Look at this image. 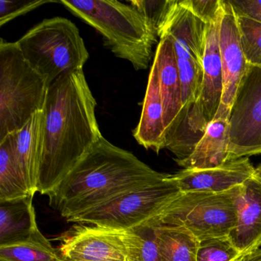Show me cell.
Instances as JSON below:
<instances>
[{"label": "cell", "instance_id": "obj_1", "mask_svg": "<svg viewBox=\"0 0 261 261\" xmlns=\"http://www.w3.org/2000/svg\"><path fill=\"white\" fill-rule=\"evenodd\" d=\"M97 101L83 69L50 85L43 110V144L37 192L48 196L101 138Z\"/></svg>", "mask_w": 261, "mask_h": 261}, {"label": "cell", "instance_id": "obj_2", "mask_svg": "<svg viewBox=\"0 0 261 261\" xmlns=\"http://www.w3.org/2000/svg\"><path fill=\"white\" fill-rule=\"evenodd\" d=\"M168 175L102 137L48 195L49 204L68 220Z\"/></svg>", "mask_w": 261, "mask_h": 261}, {"label": "cell", "instance_id": "obj_3", "mask_svg": "<svg viewBox=\"0 0 261 261\" xmlns=\"http://www.w3.org/2000/svg\"><path fill=\"white\" fill-rule=\"evenodd\" d=\"M59 4L100 33L116 57L130 62L137 71L149 68L159 36L135 7L116 0H59Z\"/></svg>", "mask_w": 261, "mask_h": 261}, {"label": "cell", "instance_id": "obj_4", "mask_svg": "<svg viewBox=\"0 0 261 261\" xmlns=\"http://www.w3.org/2000/svg\"><path fill=\"white\" fill-rule=\"evenodd\" d=\"M46 82L27 62L17 42H0V141L43 110Z\"/></svg>", "mask_w": 261, "mask_h": 261}, {"label": "cell", "instance_id": "obj_5", "mask_svg": "<svg viewBox=\"0 0 261 261\" xmlns=\"http://www.w3.org/2000/svg\"><path fill=\"white\" fill-rule=\"evenodd\" d=\"M16 42L24 59L48 88L64 74L83 69L89 59L79 29L63 17L45 19Z\"/></svg>", "mask_w": 261, "mask_h": 261}, {"label": "cell", "instance_id": "obj_6", "mask_svg": "<svg viewBox=\"0 0 261 261\" xmlns=\"http://www.w3.org/2000/svg\"><path fill=\"white\" fill-rule=\"evenodd\" d=\"M240 187L221 193L181 192L143 224L152 227H182L199 241L228 237L238 222Z\"/></svg>", "mask_w": 261, "mask_h": 261}, {"label": "cell", "instance_id": "obj_7", "mask_svg": "<svg viewBox=\"0 0 261 261\" xmlns=\"http://www.w3.org/2000/svg\"><path fill=\"white\" fill-rule=\"evenodd\" d=\"M180 193L172 175H169L163 179L123 192L67 221L132 230L155 216Z\"/></svg>", "mask_w": 261, "mask_h": 261}, {"label": "cell", "instance_id": "obj_8", "mask_svg": "<svg viewBox=\"0 0 261 261\" xmlns=\"http://www.w3.org/2000/svg\"><path fill=\"white\" fill-rule=\"evenodd\" d=\"M232 160L261 154V67L250 65L230 117Z\"/></svg>", "mask_w": 261, "mask_h": 261}, {"label": "cell", "instance_id": "obj_9", "mask_svg": "<svg viewBox=\"0 0 261 261\" xmlns=\"http://www.w3.org/2000/svg\"><path fill=\"white\" fill-rule=\"evenodd\" d=\"M124 231L77 223L58 238L56 250L68 261H127Z\"/></svg>", "mask_w": 261, "mask_h": 261}, {"label": "cell", "instance_id": "obj_10", "mask_svg": "<svg viewBox=\"0 0 261 261\" xmlns=\"http://www.w3.org/2000/svg\"><path fill=\"white\" fill-rule=\"evenodd\" d=\"M218 42L222 65L223 94L216 115L230 116L238 90L250 65L241 45L237 14L228 0H223L218 23Z\"/></svg>", "mask_w": 261, "mask_h": 261}, {"label": "cell", "instance_id": "obj_11", "mask_svg": "<svg viewBox=\"0 0 261 261\" xmlns=\"http://www.w3.org/2000/svg\"><path fill=\"white\" fill-rule=\"evenodd\" d=\"M209 25L183 6L181 1L175 0L159 31V39L166 36L172 40L177 60L202 65Z\"/></svg>", "mask_w": 261, "mask_h": 261}, {"label": "cell", "instance_id": "obj_12", "mask_svg": "<svg viewBox=\"0 0 261 261\" xmlns=\"http://www.w3.org/2000/svg\"><path fill=\"white\" fill-rule=\"evenodd\" d=\"M248 157L234 159L222 166L204 169H182L172 179L181 192L221 193L241 186L253 173Z\"/></svg>", "mask_w": 261, "mask_h": 261}, {"label": "cell", "instance_id": "obj_13", "mask_svg": "<svg viewBox=\"0 0 261 261\" xmlns=\"http://www.w3.org/2000/svg\"><path fill=\"white\" fill-rule=\"evenodd\" d=\"M228 237L242 256L261 246V165L240 187L238 222Z\"/></svg>", "mask_w": 261, "mask_h": 261}, {"label": "cell", "instance_id": "obj_14", "mask_svg": "<svg viewBox=\"0 0 261 261\" xmlns=\"http://www.w3.org/2000/svg\"><path fill=\"white\" fill-rule=\"evenodd\" d=\"M153 64L164 109L166 134L175 123L183 108L182 90L173 44L168 36L160 38Z\"/></svg>", "mask_w": 261, "mask_h": 261}, {"label": "cell", "instance_id": "obj_15", "mask_svg": "<svg viewBox=\"0 0 261 261\" xmlns=\"http://www.w3.org/2000/svg\"><path fill=\"white\" fill-rule=\"evenodd\" d=\"M43 112L38 111L17 132L10 134L13 155L30 194L37 192L42 155Z\"/></svg>", "mask_w": 261, "mask_h": 261}, {"label": "cell", "instance_id": "obj_16", "mask_svg": "<svg viewBox=\"0 0 261 261\" xmlns=\"http://www.w3.org/2000/svg\"><path fill=\"white\" fill-rule=\"evenodd\" d=\"M134 138L139 144L156 153L165 149L166 126L164 109L159 85L156 68L152 64L149 71L146 94L140 121L134 131Z\"/></svg>", "mask_w": 261, "mask_h": 261}, {"label": "cell", "instance_id": "obj_17", "mask_svg": "<svg viewBox=\"0 0 261 261\" xmlns=\"http://www.w3.org/2000/svg\"><path fill=\"white\" fill-rule=\"evenodd\" d=\"M230 115H216L192 155L177 163L186 169H204L222 166L230 156Z\"/></svg>", "mask_w": 261, "mask_h": 261}, {"label": "cell", "instance_id": "obj_18", "mask_svg": "<svg viewBox=\"0 0 261 261\" xmlns=\"http://www.w3.org/2000/svg\"><path fill=\"white\" fill-rule=\"evenodd\" d=\"M209 123L198 100L183 107L176 121L166 134L165 149L175 155L177 163L192 155Z\"/></svg>", "mask_w": 261, "mask_h": 261}, {"label": "cell", "instance_id": "obj_19", "mask_svg": "<svg viewBox=\"0 0 261 261\" xmlns=\"http://www.w3.org/2000/svg\"><path fill=\"white\" fill-rule=\"evenodd\" d=\"M218 23L219 21L209 25L202 63V88L198 100L209 122L215 118L223 94V71L218 42Z\"/></svg>", "mask_w": 261, "mask_h": 261}, {"label": "cell", "instance_id": "obj_20", "mask_svg": "<svg viewBox=\"0 0 261 261\" xmlns=\"http://www.w3.org/2000/svg\"><path fill=\"white\" fill-rule=\"evenodd\" d=\"M33 197L0 201V246L25 241L39 228Z\"/></svg>", "mask_w": 261, "mask_h": 261}, {"label": "cell", "instance_id": "obj_21", "mask_svg": "<svg viewBox=\"0 0 261 261\" xmlns=\"http://www.w3.org/2000/svg\"><path fill=\"white\" fill-rule=\"evenodd\" d=\"M152 228L162 261H197L200 241L189 230L182 227Z\"/></svg>", "mask_w": 261, "mask_h": 261}, {"label": "cell", "instance_id": "obj_22", "mask_svg": "<svg viewBox=\"0 0 261 261\" xmlns=\"http://www.w3.org/2000/svg\"><path fill=\"white\" fill-rule=\"evenodd\" d=\"M30 195L32 194L15 160L11 138L8 135L0 141V201H12Z\"/></svg>", "mask_w": 261, "mask_h": 261}, {"label": "cell", "instance_id": "obj_23", "mask_svg": "<svg viewBox=\"0 0 261 261\" xmlns=\"http://www.w3.org/2000/svg\"><path fill=\"white\" fill-rule=\"evenodd\" d=\"M59 256L39 228L25 241L0 246V261H57Z\"/></svg>", "mask_w": 261, "mask_h": 261}, {"label": "cell", "instance_id": "obj_24", "mask_svg": "<svg viewBox=\"0 0 261 261\" xmlns=\"http://www.w3.org/2000/svg\"><path fill=\"white\" fill-rule=\"evenodd\" d=\"M123 238L127 261H162L152 227L142 224L132 230H125Z\"/></svg>", "mask_w": 261, "mask_h": 261}, {"label": "cell", "instance_id": "obj_25", "mask_svg": "<svg viewBox=\"0 0 261 261\" xmlns=\"http://www.w3.org/2000/svg\"><path fill=\"white\" fill-rule=\"evenodd\" d=\"M241 45L249 65L261 67V23L237 14Z\"/></svg>", "mask_w": 261, "mask_h": 261}, {"label": "cell", "instance_id": "obj_26", "mask_svg": "<svg viewBox=\"0 0 261 261\" xmlns=\"http://www.w3.org/2000/svg\"><path fill=\"white\" fill-rule=\"evenodd\" d=\"M241 256L229 237H221L200 241L197 261H236Z\"/></svg>", "mask_w": 261, "mask_h": 261}, {"label": "cell", "instance_id": "obj_27", "mask_svg": "<svg viewBox=\"0 0 261 261\" xmlns=\"http://www.w3.org/2000/svg\"><path fill=\"white\" fill-rule=\"evenodd\" d=\"M175 3V0H133L128 4L135 7L151 22L158 34Z\"/></svg>", "mask_w": 261, "mask_h": 261}, {"label": "cell", "instance_id": "obj_28", "mask_svg": "<svg viewBox=\"0 0 261 261\" xmlns=\"http://www.w3.org/2000/svg\"><path fill=\"white\" fill-rule=\"evenodd\" d=\"M181 2L195 16L208 25L219 21L223 0H184Z\"/></svg>", "mask_w": 261, "mask_h": 261}, {"label": "cell", "instance_id": "obj_29", "mask_svg": "<svg viewBox=\"0 0 261 261\" xmlns=\"http://www.w3.org/2000/svg\"><path fill=\"white\" fill-rule=\"evenodd\" d=\"M59 3L55 0H36L29 2H18L10 0L0 1V25H5L10 21L22 15L27 14L44 4Z\"/></svg>", "mask_w": 261, "mask_h": 261}, {"label": "cell", "instance_id": "obj_30", "mask_svg": "<svg viewBox=\"0 0 261 261\" xmlns=\"http://www.w3.org/2000/svg\"><path fill=\"white\" fill-rule=\"evenodd\" d=\"M238 15L246 16L261 23V0H228Z\"/></svg>", "mask_w": 261, "mask_h": 261}, {"label": "cell", "instance_id": "obj_31", "mask_svg": "<svg viewBox=\"0 0 261 261\" xmlns=\"http://www.w3.org/2000/svg\"><path fill=\"white\" fill-rule=\"evenodd\" d=\"M236 261H261V249L259 248L247 254L243 255Z\"/></svg>", "mask_w": 261, "mask_h": 261}, {"label": "cell", "instance_id": "obj_32", "mask_svg": "<svg viewBox=\"0 0 261 261\" xmlns=\"http://www.w3.org/2000/svg\"><path fill=\"white\" fill-rule=\"evenodd\" d=\"M57 261H65L63 259H62V258L60 257V256H59V259H58Z\"/></svg>", "mask_w": 261, "mask_h": 261}, {"label": "cell", "instance_id": "obj_33", "mask_svg": "<svg viewBox=\"0 0 261 261\" xmlns=\"http://www.w3.org/2000/svg\"><path fill=\"white\" fill-rule=\"evenodd\" d=\"M64 260H65V259H64ZM65 261H68V260H65Z\"/></svg>", "mask_w": 261, "mask_h": 261}]
</instances>
